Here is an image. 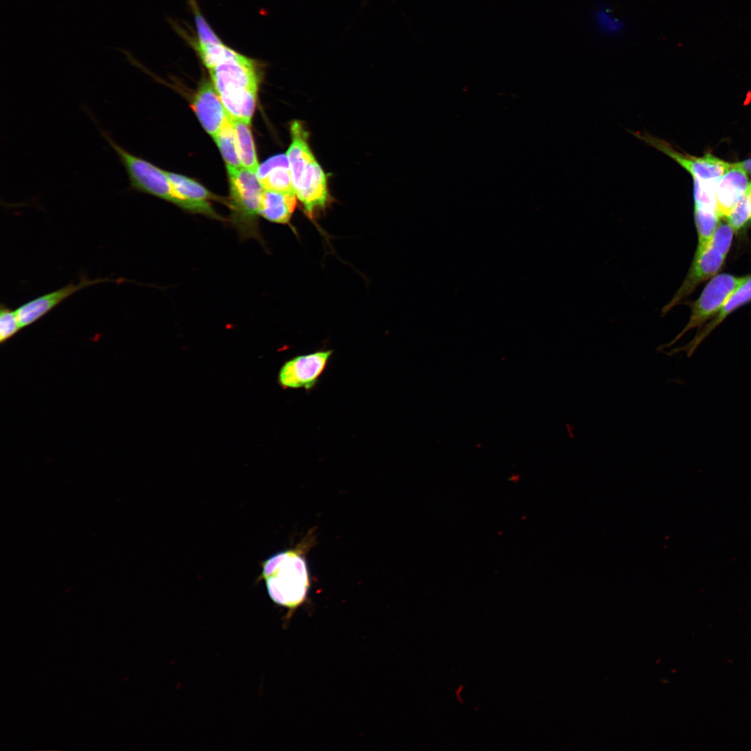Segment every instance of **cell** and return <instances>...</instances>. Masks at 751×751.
<instances>
[{
    "mask_svg": "<svg viewBox=\"0 0 751 751\" xmlns=\"http://www.w3.org/2000/svg\"><path fill=\"white\" fill-rule=\"evenodd\" d=\"M191 45L209 70L212 84L231 116L250 124L259 84L257 63L225 44L217 35Z\"/></svg>",
    "mask_w": 751,
    "mask_h": 751,
    "instance_id": "1",
    "label": "cell"
},
{
    "mask_svg": "<svg viewBox=\"0 0 751 751\" xmlns=\"http://www.w3.org/2000/svg\"><path fill=\"white\" fill-rule=\"evenodd\" d=\"M291 143L286 152L296 197L307 213L323 208L329 200L327 177L308 143L309 133L299 120L291 123Z\"/></svg>",
    "mask_w": 751,
    "mask_h": 751,
    "instance_id": "2",
    "label": "cell"
},
{
    "mask_svg": "<svg viewBox=\"0 0 751 751\" xmlns=\"http://www.w3.org/2000/svg\"><path fill=\"white\" fill-rule=\"evenodd\" d=\"M261 579L270 599L290 612L305 601L310 585L307 563L299 549L278 552L263 562Z\"/></svg>",
    "mask_w": 751,
    "mask_h": 751,
    "instance_id": "3",
    "label": "cell"
},
{
    "mask_svg": "<svg viewBox=\"0 0 751 751\" xmlns=\"http://www.w3.org/2000/svg\"><path fill=\"white\" fill-rule=\"evenodd\" d=\"M229 176L231 222L243 238H259L258 216L264 190L257 172L227 167Z\"/></svg>",
    "mask_w": 751,
    "mask_h": 751,
    "instance_id": "4",
    "label": "cell"
},
{
    "mask_svg": "<svg viewBox=\"0 0 751 751\" xmlns=\"http://www.w3.org/2000/svg\"><path fill=\"white\" fill-rule=\"evenodd\" d=\"M99 131L124 167L129 189L156 196L190 211L189 205L175 190L165 171L120 146L107 131L100 128Z\"/></svg>",
    "mask_w": 751,
    "mask_h": 751,
    "instance_id": "5",
    "label": "cell"
},
{
    "mask_svg": "<svg viewBox=\"0 0 751 751\" xmlns=\"http://www.w3.org/2000/svg\"><path fill=\"white\" fill-rule=\"evenodd\" d=\"M748 276L736 277L727 273L715 275L704 287L700 297L691 305L689 320L681 332L670 342L658 347V351L674 345L689 330L700 327L720 311L729 296Z\"/></svg>",
    "mask_w": 751,
    "mask_h": 751,
    "instance_id": "6",
    "label": "cell"
},
{
    "mask_svg": "<svg viewBox=\"0 0 751 751\" xmlns=\"http://www.w3.org/2000/svg\"><path fill=\"white\" fill-rule=\"evenodd\" d=\"M634 135L671 158L689 172L693 178L704 181H718L732 165V163L721 160L711 154L696 157L681 152L668 141L648 133L638 132L634 133Z\"/></svg>",
    "mask_w": 751,
    "mask_h": 751,
    "instance_id": "7",
    "label": "cell"
},
{
    "mask_svg": "<svg viewBox=\"0 0 751 751\" xmlns=\"http://www.w3.org/2000/svg\"><path fill=\"white\" fill-rule=\"evenodd\" d=\"M332 353L330 350H320L289 360L279 372L280 385L285 389H312L325 370Z\"/></svg>",
    "mask_w": 751,
    "mask_h": 751,
    "instance_id": "8",
    "label": "cell"
},
{
    "mask_svg": "<svg viewBox=\"0 0 751 751\" xmlns=\"http://www.w3.org/2000/svg\"><path fill=\"white\" fill-rule=\"evenodd\" d=\"M725 257L711 245L700 255L694 256L681 285L661 309L663 316L691 295L700 284L714 277L721 268Z\"/></svg>",
    "mask_w": 751,
    "mask_h": 751,
    "instance_id": "9",
    "label": "cell"
},
{
    "mask_svg": "<svg viewBox=\"0 0 751 751\" xmlns=\"http://www.w3.org/2000/svg\"><path fill=\"white\" fill-rule=\"evenodd\" d=\"M111 281L112 280L100 278L90 280L83 277L77 284L70 283L24 303L16 309L22 328L35 323L79 291L96 284Z\"/></svg>",
    "mask_w": 751,
    "mask_h": 751,
    "instance_id": "10",
    "label": "cell"
},
{
    "mask_svg": "<svg viewBox=\"0 0 751 751\" xmlns=\"http://www.w3.org/2000/svg\"><path fill=\"white\" fill-rule=\"evenodd\" d=\"M191 107L203 128L213 138L231 118L213 85L207 81L195 93Z\"/></svg>",
    "mask_w": 751,
    "mask_h": 751,
    "instance_id": "11",
    "label": "cell"
},
{
    "mask_svg": "<svg viewBox=\"0 0 751 751\" xmlns=\"http://www.w3.org/2000/svg\"><path fill=\"white\" fill-rule=\"evenodd\" d=\"M750 182L746 171L736 163L722 175L716 184L717 212L725 218L745 195Z\"/></svg>",
    "mask_w": 751,
    "mask_h": 751,
    "instance_id": "12",
    "label": "cell"
},
{
    "mask_svg": "<svg viewBox=\"0 0 751 751\" xmlns=\"http://www.w3.org/2000/svg\"><path fill=\"white\" fill-rule=\"evenodd\" d=\"M751 301V275L729 296L715 318L700 330L695 337L686 345L675 348L667 353L669 356L685 352L691 357L705 338L733 311Z\"/></svg>",
    "mask_w": 751,
    "mask_h": 751,
    "instance_id": "13",
    "label": "cell"
},
{
    "mask_svg": "<svg viewBox=\"0 0 751 751\" xmlns=\"http://www.w3.org/2000/svg\"><path fill=\"white\" fill-rule=\"evenodd\" d=\"M175 190L190 207L191 212L199 213L211 218L222 220L212 209L208 200L214 196L203 186L192 179L166 172Z\"/></svg>",
    "mask_w": 751,
    "mask_h": 751,
    "instance_id": "14",
    "label": "cell"
},
{
    "mask_svg": "<svg viewBox=\"0 0 751 751\" xmlns=\"http://www.w3.org/2000/svg\"><path fill=\"white\" fill-rule=\"evenodd\" d=\"M257 175L264 189L296 196L286 154L270 157L259 165Z\"/></svg>",
    "mask_w": 751,
    "mask_h": 751,
    "instance_id": "15",
    "label": "cell"
},
{
    "mask_svg": "<svg viewBox=\"0 0 751 751\" xmlns=\"http://www.w3.org/2000/svg\"><path fill=\"white\" fill-rule=\"evenodd\" d=\"M296 195L264 189L259 215L273 223H288L296 207Z\"/></svg>",
    "mask_w": 751,
    "mask_h": 751,
    "instance_id": "16",
    "label": "cell"
},
{
    "mask_svg": "<svg viewBox=\"0 0 751 751\" xmlns=\"http://www.w3.org/2000/svg\"><path fill=\"white\" fill-rule=\"evenodd\" d=\"M232 122L241 165L243 168L257 172L259 163L249 124L234 118Z\"/></svg>",
    "mask_w": 751,
    "mask_h": 751,
    "instance_id": "17",
    "label": "cell"
},
{
    "mask_svg": "<svg viewBox=\"0 0 751 751\" xmlns=\"http://www.w3.org/2000/svg\"><path fill=\"white\" fill-rule=\"evenodd\" d=\"M227 167L241 168L232 117L213 137Z\"/></svg>",
    "mask_w": 751,
    "mask_h": 751,
    "instance_id": "18",
    "label": "cell"
},
{
    "mask_svg": "<svg viewBox=\"0 0 751 751\" xmlns=\"http://www.w3.org/2000/svg\"><path fill=\"white\" fill-rule=\"evenodd\" d=\"M694 216L698 235V243L695 255L702 252L709 245L719 224L720 216L716 211L694 208Z\"/></svg>",
    "mask_w": 751,
    "mask_h": 751,
    "instance_id": "19",
    "label": "cell"
},
{
    "mask_svg": "<svg viewBox=\"0 0 751 751\" xmlns=\"http://www.w3.org/2000/svg\"><path fill=\"white\" fill-rule=\"evenodd\" d=\"M693 179L694 208L717 212L716 197L717 181H704L697 178H693Z\"/></svg>",
    "mask_w": 751,
    "mask_h": 751,
    "instance_id": "20",
    "label": "cell"
},
{
    "mask_svg": "<svg viewBox=\"0 0 751 751\" xmlns=\"http://www.w3.org/2000/svg\"><path fill=\"white\" fill-rule=\"evenodd\" d=\"M596 27L608 35H615L624 29V22L613 15L612 10L606 6L598 8L593 16Z\"/></svg>",
    "mask_w": 751,
    "mask_h": 751,
    "instance_id": "21",
    "label": "cell"
},
{
    "mask_svg": "<svg viewBox=\"0 0 751 751\" xmlns=\"http://www.w3.org/2000/svg\"><path fill=\"white\" fill-rule=\"evenodd\" d=\"M734 232H738L751 220V200L748 191L725 217Z\"/></svg>",
    "mask_w": 751,
    "mask_h": 751,
    "instance_id": "22",
    "label": "cell"
},
{
    "mask_svg": "<svg viewBox=\"0 0 751 751\" xmlns=\"http://www.w3.org/2000/svg\"><path fill=\"white\" fill-rule=\"evenodd\" d=\"M22 328L16 310L1 304L0 307V341L3 342Z\"/></svg>",
    "mask_w": 751,
    "mask_h": 751,
    "instance_id": "23",
    "label": "cell"
},
{
    "mask_svg": "<svg viewBox=\"0 0 751 751\" xmlns=\"http://www.w3.org/2000/svg\"><path fill=\"white\" fill-rule=\"evenodd\" d=\"M733 235L734 230L728 223H719L709 245L726 257L732 244Z\"/></svg>",
    "mask_w": 751,
    "mask_h": 751,
    "instance_id": "24",
    "label": "cell"
},
{
    "mask_svg": "<svg viewBox=\"0 0 751 751\" xmlns=\"http://www.w3.org/2000/svg\"><path fill=\"white\" fill-rule=\"evenodd\" d=\"M736 163L743 168L747 173L751 174V158L741 162H736Z\"/></svg>",
    "mask_w": 751,
    "mask_h": 751,
    "instance_id": "25",
    "label": "cell"
},
{
    "mask_svg": "<svg viewBox=\"0 0 751 751\" xmlns=\"http://www.w3.org/2000/svg\"><path fill=\"white\" fill-rule=\"evenodd\" d=\"M748 191L750 193V200H751V182H750V185H749V188H748Z\"/></svg>",
    "mask_w": 751,
    "mask_h": 751,
    "instance_id": "26",
    "label": "cell"
}]
</instances>
